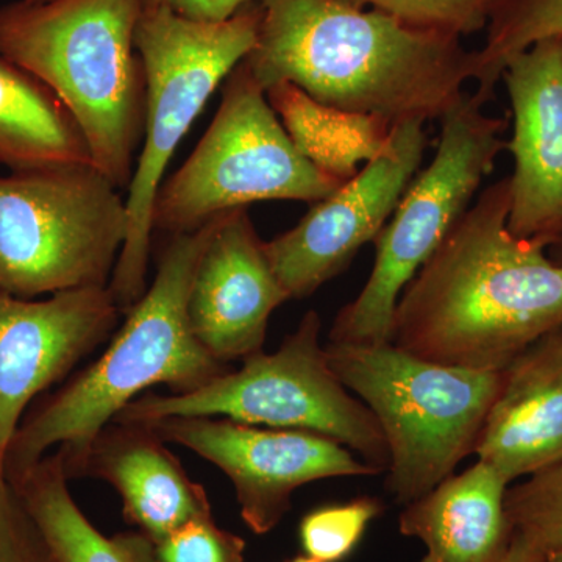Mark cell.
<instances>
[{"mask_svg": "<svg viewBox=\"0 0 562 562\" xmlns=\"http://www.w3.org/2000/svg\"><path fill=\"white\" fill-rule=\"evenodd\" d=\"M244 65L262 90L301 88L314 101L387 124L442 120L473 80L475 50L349 0H260Z\"/></svg>", "mask_w": 562, "mask_h": 562, "instance_id": "6da1fadb", "label": "cell"}, {"mask_svg": "<svg viewBox=\"0 0 562 562\" xmlns=\"http://www.w3.org/2000/svg\"><path fill=\"white\" fill-rule=\"evenodd\" d=\"M509 180L458 221L398 297L392 344L422 360L502 371L562 327V265L508 228Z\"/></svg>", "mask_w": 562, "mask_h": 562, "instance_id": "7a4b0ae2", "label": "cell"}, {"mask_svg": "<svg viewBox=\"0 0 562 562\" xmlns=\"http://www.w3.org/2000/svg\"><path fill=\"white\" fill-rule=\"evenodd\" d=\"M220 216L192 233L171 236L157 273L98 361L22 420L3 453L10 482L52 452L79 457L133 401L166 384L172 394L199 390L231 371L195 339L188 319L192 277Z\"/></svg>", "mask_w": 562, "mask_h": 562, "instance_id": "3957f363", "label": "cell"}, {"mask_svg": "<svg viewBox=\"0 0 562 562\" xmlns=\"http://www.w3.org/2000/svg\"><path fill=\"white\" fill-rule=\"evenodd\" d=\"M144 0H18L0 7V57L65 105L92 165L127 190L144 136L146 76L136 49Z\"/></svg>", "mask_w": 562, "mask_h": 562, "instance_id": "277c9868", "label": "cell"}, {"mask_svg": "<svg viewBox=\"0 0 562 562\" xmlns=\"http://www.w3.org/2000/svg\"><path fill=\"white\" fill-rule=\"evenodd\" d=\"M261 16L260 0L220 22L144 5L135 36L146 76L144 136L125 195L127 239L109 284L122 313L147 290L155 199L173 151L216 88L254 49Z\"/></svg>", "mask_w": 562, "mask_h": 562, "instance_id": "5b68a950", "label": "cell"}, {"mask_svg": "<svg viewBox=\"0 0 562 562\" xmlns=\"http://www.w3.org/2000/svg\"><path fill=\"white\" fill-rule=\"evenodd\" d=\"M324 349L331 371L382 428L390 450L384 484L395 502L417 501L473 453L502 371L438 364L392 342Z\"/></svg>", "mask_w": 562, "mask_h": 562, "instance_id": "8992f818", "label": "cell"}, {"mask_svg": "<svg viewBox=\"0 0 562 562\" xmlns=\"http://www.w3.org/2000/svg\"><path fill=\"white\" fill-rule=\"evenodd\" d=\"M92 162L0 176V290L22 299L109 286L127 201Z\"/></svg>", "mask_w": 562, "mask_h": 562, "instance_id": "52a82bcc", "label": "cell"}, {"mask_svg": "<svg viewBox=\"0 0 562 562\" xmlns=\"http://www.w3.org/2000/svg\"><path fill=\"white\" fill-rule=\"evenodd\" d=\"M322 321L310 310L273 353L257 351L241 369L184 394L139 395L113 422L225 417L255 427L317 432L386 472L390 450L371 409L331 371L321 346Z\"/></svg>", "mask_w": 562, "mask_h": 562, "instance_id": "ba28073f", "label": "cell"}, {"mask_svg": "<svg viewBox=\"0 0 562 562\" xmlns=\"http://www.w3.org/2000/svg\"><path fill=\"white\" fill-rule=\"evenodd\" d=\"M465 92L441 120L438 150L414 177L375 244V261L360 294L336 314L328 342H392L398 297L458 221L471 209L484 177L506 149L508 117L483 111Z\"/></svg>", "mask_w": 562, "mask_h": 562, "instance_id": "9c48e42d", "label": "cell"}, {"mask_svg": "<svg viewBox=\"0 0 562 562\" xmlns=\"http://www.w3.org/2000/svg\"><path fill=\"white\" fill-rule=\"evenodd\" d=\"M342 183L303 157L241 61L224 81L220 109L201 143L161 183L154 231L192 233L255 202L316 203Z\"/></svg>", "mask_w": 562, "mask_h": 562, "instance_id": "30bf717a", "label": "cell"}, {"mask_svg": "<svg viewBox=\"0 0 562 562\" xmlns=\"http://www.w3.org/2000/svg\"><path fill=\"white\" fill-rule=\"evenodd\" d=\"M144 425L166 443L187 447L220 468L231 479L243 520L255 535L279 527L290 513L292 494L305 484L383 473L317 432L201 416L166 417Z\"/></svg>", "mask_w": 562, "mask_h": 562, "instance_id": "8fae6325", "label": "cell"}, {"mask_svg": "<svg viewBox=\"0 0 562 562\" xmlns=\"http://www.w3.org/2000/svg\"><path fill=\"white\" fill-rule=\"evenodd\" d=\"M425 124L406 121L394 125L379 157L316 202L291 231L265 241L273 272L290 301L310 297L346 271L364 244L379 238L420 171L428 146Z\"/></svg>", "mask_w": 562, "mask_h": 562, "instance_id": "7c38bea8", "label": "cell"}, {"mask_svg": "<svg viewBox=\"0 0 562 562\" xmlns=\"http://www.w3.org/2000/svg\"><path fill=\"white\" fill-rule=\"evenodd\" d=\"M121 313L109 286L57 292L44 301L0 290V452L33 398L101 346Z\"/></svg>", "mask_w": 562, "mask_h": 562, "instance_id": "4fadbf2b", "label": "cell"}, {"mask_svg": "<svg viewBox=\"0 0 562 562\" xmlns=\"http://www.w3.org/2000/svg\"><path fill=\"white\" fill-rule=\"evenodd\" d=\"M513 111L508 228L543 247L562 244V33L514 55L502 74Z\"/></svg>", "mask_w": 562, "mask_h": 562, "instance_id": "5bb4252c", "label": "cell"}, {"mask_svg": "<svg viewBox=\"0 0 562 562\" xmlns=\"http://www.w3.org/2000/svg\"><path fill=\"white\" fill-rule=\"evenodd\" d=\"M290 301L247 209L221 214L188 297L195 339L224 364L262 350L272 313Z\"/></svg>", "mask_w": 562, "mask_h": 562, "instance_id": "9a60e30c", "label": "cell"}, {"mask_svg": "<svg viewBox=\"0 0 562 562\" xmlns=\"http://www.w3.org/2000/svg\"><path fill=\"white\" fill-rule=\"evenodd\" d=\"M166 446L147 425L111 422L83 453L61 461L69 480L95 476L110 483L125 519L158 543L191 520L213 516L202 484L192 482Z\"/></svg>", "mask_w": 562, "mask_h": 562, "instance_id": "2e32d148", "label": "cell"}, {"mask_svg": "<svg viewBox=\"0 0 562 562\" xmlns=\"http://www.w3.org/2000/svg\"><path fill=\"white\" fill-rule=\"evenodd\" d=\"M473 453L509 483L562 460V327L502 369Z\"/></svg>", "mask_w": 562, "mask_h": 562, "instance_id": "e0dca14e", "label": "cell"}, {"mask_svg": "<svg viewBox=\"0 0 562 562\" xmlns=\"http://www.w3.org/2000/svg\"><path fill=\"white\" fill-rule=\"evenodd\" d=\"M509 484L476 461L406 505L398 530L419 539L432 562H502L514 536L505 512Z\"/></svg>", "mask_w": 562, "mask_h": 562, "instance_id": "ac0fdd59", "label": "cell"}, {"mask_svg": "<svg viewBox=\"0 0 562 562\" xmlns=\"http://www.w3.org/2000/svg\"><path fill=\"white\" fill-rule=\"evenodd\" d=\"M60 454L52 452L14 482L54 562H161L144 532L102 535L69 491Z\"/></svg>", "mask_w": 562, "mask_h": 562, "instance_id": "d6986e66", "label": "cell"}, {"mask_svg": "<svg viewBox=\"0 0 562 562\" xmlns=\"http://www.w3.org/2000/svg\"><path fill=\"white\" fill-rule=\"evenodd\" d=\"M92 162L76 121L32 74L0 57V166L10 171Z\"/></svg>", "mask_w": 562, "mask_h": 562, "instance_id": "ffe728a7", "label": "cell"}, {"mask_svg": "<svg viewBox=\"0 0 562 562\" xmlns=\"http://www.w3.org/2000/svg\"><path fill=\"white\" fill-rule=\"evenodd\" d=\"M266 95L303 157L333 179L357 176L358 166L379 157L390 139L386 121L325 105L295 85H273Z\"/></svg>", "mask_w": 562, "mask_h": 562, "instance_id": "44dd1931", "label": "cell"}, {"mask_svg": "<svg viewBox=\"0 0 562 562\" xmlns=\"http://www.w3.org/2000/svg\"><path fill=\"white\" fill-rule=\"evenodd\" d=\"M482 49L475 50L473 94L486 105L514 55L562 33V0H502L486 27Z\"/></svg>", "mask_w": 562, "mask_h": 562, "instance_id": "7402d4cb", "label": "cell"}, {"mask_svg": "<svg viewBox=\"0 0 562 562\" xmlns=\"http://www.w3.org/2000/svg\"><path fill=\"white\" fill-rule=\"evenodd\" d=\"M505 512L514 532L542 552L562 550V460L508 487Z\"/></svg>", "mask_w": 562, "mask_h": 562, "instance_id": "603a6c76", "label": "cell"}, {"mask_svg": "<svg viewBox=\"0 0 562 562\" xmlns=\"http://www.w3.org/2000/svg\"><path fill=\"white\" fill-rule=\"evenodd\" d=\"M382 512V502L373 497L314 509L303 517L299 527L302 549L314 560L341 562L353 552L369 524Z\"/></svg>", "mask_w": 562, "mask_h": 562, "instance_id": "cb8c5ba5", "label": "cell"}, {"mask_svg": "<svg viewBox=\"0 0 562 562\" xmlns=\"http://www.w3.org/2000/svg\"><path fill=\"white\" fill-rule=\"evenodd\" d=\"M349 2L383 11L413 27L462 38L486 29L502 0H349Z\"/></svg>", "mask_w": 562, "mask_h": 562, "instance_id": "d4e9b609", "label": "cell"}, {"mask_svg": "<svg viewBox=\"0 0 562 562\" xmlns=\"http://www.w3.org/2000/svg\"><path fill=\"white\" fill-rule=\"evenodd\" d=\"M161 562H244L246 541L213 516L191 520L155 543Z\"/></svg>", "mask_w": 562, "mask_h": 562, "instance_id": "484cf974", "label": "cell"}, {"mask_svg": "<svg viewBox=\"0 0 562 562\" xmlns=\"http://www.w3.org/2000/svg\"><path fill=\"white\" fill-rule=\"evenodd\" d=\"M0 562H54L0 452Z\"/></svg>", "mask_w": 562, "mask_h": 562, "instance_id": "4316f807", "label": "cell"}, {"mask_svg": "<svg viewBox=\"0 0 562 562\" xmlns=\"http://www.w3.org/2000/svg\"><path fill=\"white\" fill-rule=\"evenodd\" d=\"M251 2L257 0H144V5L161 7L192 21L220 22Z\"/></svg>", "mask_w": 562, "mask_h": 562, "instance_id": "83f0119b", "label": "cell"}, {"mask_svg": "<svg viewBox=\"0 0 562 562\" xmlns=\"http://www.w3.org/2000/svg\"><path fill=\"white\" fill-rule=\"evenodd\" d=\"M546 552L519 532H514L512 546L502 562H543Z\"/></svg>", "mask_w": 562, "mask_h": 562, "instance_id": "f1b7e54d", "label": "cell"}, {"mask_svg": "<svg viewBox=\"0 0 562 562\" xmlns=\"http://www.w3.org/2000/svg\"><path fill=\"white\" fill-rule=\"evenodd\" d=\"M543 562H562V550L560 552L547 553Z\"/></svg>", "mask_w": 562, "mask_h": 562, "instance_id": "f546056e", "label": "cell"}, {"mask_svg": "<svg viewBox=\"0 0 562 562\" xmlns=\"http://www.w3.org/2000/svg\"><path fill=\"white\" fill-rule=\"evenodd\" d=\"M288 562H321V561L314 560V558H310V557H297V558H294V560H291Z\"/></svg>", "mask_w": 562, "mask_h": 562, "instance_id": "4dcf8cb0", "label": "cell"}, {"mask_svg": "<svg viewBox=\"0 0 562 562\" xmlns=\"http://www.w3.org/2000/svg\"><path fill=\"white\" fill-rule=\"evenodd\" d=\"M558 247H560V251H558V258L554 261L560 262V265H562V244L561 246Z\"/></svg>", "mask_w": 562, "mask_h": 562, "instance_id": "1f68e13d", "label": "cell"}, {"mask_svg": "<svg viewBox=\"0 0 562 562\" xmlns=\"http://www.w3.org/2000/svg\"><path fill=\"white\" fill-rule=\"evenodd\" d=\"M420 562H432V560H431V558H430V557H428V554H427V557H425V558H424V560H422Z\"/></svg>", "mask_w": 562, "mask_h": 562, "instance_id": "d6a6232c", "label": "cell"}, {"mask_svg": "<svg viewBox=\"0 0 562 562\" xmlns=\"http://www.w3.org/2000/svg\"><path fill=\"white\" fill-rule=\"evenodd\" d=\"M31 2H46V0H31Z\"/></svg>", "mask_w": 562, "mask_h": 562, "instance_id": "836d02e7", "label": "cell"}]
</instances>
